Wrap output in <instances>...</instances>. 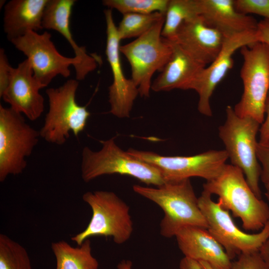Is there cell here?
Listing matches in <instances>:
<instances>
[{
  "label": "cell",
  "mask_w": 269,
  "mask_h": 269,
  "mask_svg": "<svg viewBox=\"0 0 269 269\" xmlns=\"http://www.w3.org/2000/svg\"><path fill=\"white\" fill-rule=\"evenodd\" d=\"M133 188L163 210L164 217L160 224L163 237H175L180 229L186 226L208 228L190 179L165 182L155 187L134 185Z\"/></svg>",
  "instance_id": "obj_1"
},
{
  "label": "cell",
  "mask_w": 269,
  "mask_h": 269,
  "mask_svg": "<svg viewBox=\"0 0 269 269\" xmlns=\"http://www.w3.org/2000/svg\"><path fill=\"white\" fill-rule=\"evenodd\" d=\"M203 187L218 196L222 207L240 218L246 230H261L269 221V205L256 195L238 167L226 164L218 176Z\"/></svg>",
  "instance_id": "obj_2"
},
{
  "label": "cell",
  "mask_w": 269,
  "mask_h": 269,
  "mask_svg": "<svg viewBox=\"0 0 269 269\" xmlns=\"http://www.w3.org/2000/svg\"><path fill=\"white\" fill-rule=\"evenodd\" d=\"M100 142L102 147L98 151H93L87 146L82 149L81 175L85 182L113 174L131 176L147 185L156 187L165 182L157 168L123 150L117 144L115 137Z\"/></svg>",
  "instance_id": "obj_3"
},
{
  "label": "cell",
  "mask_w": 269,
  "mask_h": 269,
  "mask_svg": "<svg viewBox=\"0 0 269 269\" xmlns=\"http://www.w3.org/2000/svg\"><path fill=\"white\" fill-rule=\"evenodd\" d=\"M261 125L251 117L238 116L233 108L228 106L225 123L219 127V136L231 164L242 170L250 187L259 198H262L261 167L257 155V135Z\"/></svg>",
  "instance_id": "obj_4"
},
{
  "label": "cell",
  "mask_w": 269,
  "mask_h": 269,
  "mask_svg": "<svg viewBox=\"0 0 269 269\" xmlns=\"http://www.w3.org/2000/svg\"><path fill=\"white\" fill-rule=\"evenodd\" d=\"M83 200L91 207L92 215L85 230L71 238L77 245L93 236L112 237L117 244L129 240L133 231V223L130 207L116 193L112 191H87Z\"/></svg>",
  "instance_id": "obj_5"
},
{
  "label": "cell",
  "mask_w": 269,
  "mask_h": 269,
  "mask_svg": "<svg viewBox=\"0 0 269 269\" xmlns=\"http://www.w3.org/2000/svg\"><path fill=\"white\" fill-rule=\"evenodd\" d=\"M78 85V80L70 79L58 88L46 90L49 109L39 131L47 142L62 145L70 132L77 137L84 130L90 113L76 101Z\"/></svg>",
  "instance_id": "obj_6"
},
{
  "label": "cell",
  "mask_w": 269,
  "mask_h": 269,
  "mask_svg": "<svg viewBox=\"0 0 269 269\" xmlns=\"http://www.w3.org/2000/svg\"><path fill=\"white\" fill-rule=\"evenodd\" d=\"M164 19L165 17L143 35L120 47L130 64L131 79L141 97H149L153 74L162 70L172 55L171 41L161 35Z\"/></svg>",
  "instance_id": "obj_7"
},
{
  "label": "cell",
  "mask_w": 269,
  "mask_h": 269,
  "mask_svg": "<svg viewBox=\"0 0 269 269\" xmlns=\"http://www.w3.org/2000/svg\"><path fill=\"white\" fill-rule=\"evenodd\" d=\"M240 49L243 58L240 77L244 90L233 109L238 116L251 117L262 124L269 92V46L257 41Z\"/></svg>",
  "instance_id": "obj_8"
},
{
  "label": "cell",
  "mask_w": 269,
  "mask_h": 269,
  "mask_svg": "<svg viewBox=\"0 0 269 269\" xmlns=\"http://www.w3.org/2000/svg\"><path fill=\"white\" fill-rule=\"evenodd\" d=\"M40 137L22 115L11 108L0 105V181L9 175H18L27 166L30 156Z\"/></svg>",
  "instance_id": "obj_9"
},
{
  "label": "cell",
  "mask_w": 269,
  "mask_h": 269,
  "mask_svg": "<svg viewBox=\"0 0 269 269\" xmlns=\"http://www.w3.org/2000/svg\"><path fill=\"white\" fill-rule=\"evenodd\" d=\"M211 196L203 190L198 198L199 206L208 224L207 230L231 259L242 253L259 251L269 237V221L259 232L245 233L236 225L228 211L219 201L214 202Z\"/></svg>",
  "instance_id": "obj_10"
},
{
  "label": "cell",
  "mask_w": 269,
  "mask_h": 269,
  "mask_svg": "<svg viewBox=\"0 0 269 269\" xmlns=\"http://www.w3.org/2000/svg\"><path fill=\"white\" fill-rule=\"evenodd\" d=\"M128 152L160 172L165 182L199 177L207 181L216 178L228 158L224 150H210L191 156H164L150 151L130 148Z\"/></svg>",
  "instance_id": "obj_11"
},
{
  "label": "cell",
  "mask_w": 269,
  "mask_h": 269,
  "mask_svg": "<svg viewBox=\"0 0 269 269\" xmlns=\"http://www.w3.org/2000/svg\"><path fill=\"white\" fill-rule=\"evenodd\" d=\"M51 38V34L47 31L41 34L31 31L10 41L27 57L34 77L43 88L58 75L68 77L70 65H73L76 70L79 65L75 57L69 58L61 54Z\"/></svg>",
  "instance_id": "obj_12"
},
{
  "label": "cell",
  "mask_w": 269,
  "mask_h": 269,
  "mask_svg": "<svg viewBox=\"0 0 269 269\" xmlns=\"http://www.w3.org/2000/svg\"><path fill=\"white\" fill-rule=\"evenodd\" d=\"M104 14L107 34L106 55L113 75V82L109 87L110 112L118 118H128L139 92L132 80L127 79L124 75L120 58L121 39L112 9H105Z\"/></svg>",
  "instance_id": "obj_13"
},
{
  "label": "cell",
  "mask_w": 269,
  "mask_h": 269,
  "mask_svg": "<svg viewBox=\"0 0 269 269\" xmlns=\"http://www.w3.org/2000/svg\"><path fill=\"white\" fill-rule=\"evenodd\" d=\"M257 41H259L257 30L246 31L225 39L217 57L202 70L190 86V90L195 91L198 95L197 108L200 113L206 116H212L211 96L217 85L233 67L234 53L243 46Z\"/></svg>",
  "instance_id": "obj_14"
},
{
  "label": "cell",
  "mask_w": 269,
  "mask_h": 269,
  "mask_svg": "<svg viewBox=\"0 0 269 269\" xmlns=\"http://www.w3.org/2000/svg\"><path fill=\"white\" fill-rule=\"evenodd\" d=\"M42 88L26 59L12 68L7 87L0 97L10 108L35 121L44 111V98L39 93Z\"/></svg>",
  "instance_id": "obj_15"
},
{
  "label": "cell",
  "mask_w": 269,
  "mask_h": 269,
  "mask_svg": "<svg viewBox=\"0 0 269 269\" xmlns=\"http://www.w3.org/2000/svg\"><path fill=\"white\" fill-rule=\"evenodd\" d=\"M225 39L219 32L208 26L202 17L198 16L183 22L171 41L206 66L217 57Z\"/></svg>",
  "instance_id": "obj_16"
},
{
  "label": "cell",
  "mask_w": 269,
  "mask_h": 269,
  "mask_svg": "<svg viewBox=\"0 0 269 269\" xmlns=\"http://www.w3.org/2000/svg\"><path fill=\"white\" fill-rule=\"evenodd\" d=\"M175 237L184 257L206 262L213 269H231L232 260L207 229L186 226L180 229Z\"/></svg>",
  "instance_id": "obj_17"
},
{
  "label": "cell",
  "mask_w": 269,
  "mask_h": 269,
  "mask_svg": "<svg viewBox=\"0 0 269 269\" xmlns=\"http://www.w3.org/2000/svg\"><path fill=\"white\" fill-rule=\"evenodd\" d=\"M75 0H49L44 9L42 27L59 32L70 44L79 61V67L75 70L77 80H82L98 66L94 55H89L86 47L79 46L73 37L70 26V17Z\"/></svg>",
  "instance_id": "obj_18"
},
{
  "label": "cell",
  "mask_w": 269,
  "mask_h": 269,
  "mask_svg": "<svg viewBox=\"0 0 269 269\" xmlns=\"http://www.w3.org/2000/svg\"><path fill=\"white\" fill-rule=\"evenodd\" d=\"M197 2L199 16L225 38L257 30L259 22L252 16L239 12L234 0H197Z\"/></svg>",
  "instance_id": "obj_19"
},
{
  "label": "cell",
  "mask_w": 269,
  "mask_h": 269,
  "mask_svg": "<svg viewBox=\"0 0 269 269\" xmlns=\"http://www.w3.org/2000/svg\"><path fill=\"white\" fill-rule=\"evenodd\" d=\"M170 41L172 55L160 74L152 82L151 90L154 92L190 90L193 82L206 67L193 59L174 41Z\"/></svg>",
  "instance_id": "obj_20"
},
{
  "label": "cell",
  "mask_w": 269,
  "mask_h": 269,
  "mask_svg": "<svg viewBox=\"0 0 269 269\" xmlns=\"http://www.w3.org/2000/svg\"><path fill=\"white\" fill-rule=\"evenodd\" d=\"M49 0H11L4 6L3 29L8 39L43 29L42 19Z\"/></svg>",
  "instance_id": "obj_21"
},
{
  "label": "cell",
  "mask_w": 269,
  "mask_h": 269,
  "mask_svg": "<svg viewBox=\"0 0 269 269\" xmlns=\"http://www.w3.org/2000/svg\"><path fill=\"white\" fill-rule=\"evenodd\" d=\"M51 249L55 257L56 269H98L99 263L92 254L91 242L85 240L74 247L64 241L53 242Z\"/></svg>",
  "instance_id": "obj_22"
},
{
  "label": "cell",
  "mask_w": 269,
  "mask_h": 269,
  "mask_svg": "<svg viewBox=\"0 0 269 269\" xmlns=\"http://www.w3.org/2000/svg\"><path fill=\"white\" fill-rule=\"evenodd\" d=\"M199 16L197 0H169L165 14L162 36L172 40L183 22Z\"/></svg>",
  "instance_id": "obj_23"
},
{
  "label": "cell",
  "mask_w": 269,
  "mask_h": 269,
  "mask_svg": "<svg viewBox=\"0 0 269 269\" xmlns=\"http://www.w3.org/2000/svg\"><path fill=\"white\" fill-rule=\"evenodd\" d=\"M165 17V14L156 12L149 14L126 13L117 26L121 40L138 37L148 31L157 22Z\"/></svg>",
  "instance_id": "obj_24"
},
{
  "label": "cell",
  "mask_w": 269,
  "mask_h": 269,
  "mask_svg": "<svg viewBox=\"0 0 269 269\" xmlns=\"http://www.w3.org/2000/svg\"><path fill=\"white\" fill-rule=\"evenodd\" d=\"M0 269H32L26 250L3 234H0Z\"/></svg>",
  "instance_id": "obj_25"
},
{
  "label": "cell",
  "mask_w": 269,
  "mask_h": 269,
  "mask_svg": "<svg viewBox=\"0 0 269 269\" xmlns=\"http://www.w3.org/2000/svg\"><path fill=\"white\" fill-rule=\"evenodd\" d=\"M169 0H104L103 5L126 13L149 14L159 12L165 14Z\"/></svg>",
  "instance_id": "obj_26"
},
{
  "label": "cell",
  "mask_w": 269,
  "mask_h": 269,
  "mask_svg": "<svg viewBox=\"0 0 269 269\" xmlns=\"http://www.w3.org/2000/svg\"><path fill=\"white\" fill-rule=\"evenodd\" d=\"M234 2L240 13L256 14L269 20V0H234Z\"/></svg>",
  "instance_id": "obj_27"
},
{
  "label": "cell",
  "mask_w": 269,
  "mask_h": 269,
  "mask_svg": "<svg viewBox=\"0 0 269 269\" xmlns=\"http://www.w3.org/2000/svg\"><path fill=\"white\" fill-rule=\"evenodd\" d=\"M231 269H268L259 252L242 253L232 262Z\"/></svg>",
  "instance_id": "obj_28"
},
{
  "label": "cell",
  "mask_w": 269,
  "mask_h": 269,
  "mask_svg": "<svg viewBox=\"0 0 269 269\" xmlns=\"http://www.w3.org/2000/svg\"><path fill=\"white\" fill-rule=\"evenodd\" d=\"M257 155L261 167L260 180L266 191H269V141L258 142Z\"/></svg>",
  "instance_id": "obj_29"
},
{
  "label": "cell",
  "mask_w": 269,
  "mask_h": 269,
  "mask_svg": "<svg viewBox=\"0 0 269 269\" xmlns=\"http://www.w3.org/2000/svg\"><path fill=\"white\" fill-rule=\"evenodd\" d=\"M12 67L3 49L0 50V96L8 84Z\"/></svg>",
  "instance_id": "obj_30"
},
{
  "label": "cell",
  "mask_w": 269,
  "mask_h": 269,
  "mask_svg": "<svg viewBox=\"0 0 269 269\" xmlns=\"http://www.w3.org/2000/svg\"><path fill=\"white\" fill-rule=\"evenodd\" d=\"M265 119L261 125L259 134L260 142L269 141V92L268 93L265 104Z\"/></svg>",
  "instance_id": "obj_31"
},
{
  "label": "cell",
  "mask_w": 269,
  "mask_h": 269,
  "mask_svg": "<svg viewBox=\"0 0 269 269\" xmlns=\"http://www.w3.org/2000/svg\"><path fill=\"white\" fill-rule=\"evenodd\" d=\"M257 36L259 41L269 46V20L264 19L258 22Z\"/></svg>",
  "instance_id": "obj_32"
},
{
  "label": "cell",
  "mask_w": 269,
  "mask_h": 269,
  "mask_svg": "<svg viewBox=\"0 0 269 269\" xmlns=\"http://www.w3.org/2000/svg\"><path fill=\"white\" fill-rule=\"evenodd\" d=\"M180 269H204L201 264L194 260L184 257L179 263Z\"/></svg>",
  "instance_id": "obj_33"
},
{
  "label": "cell",
  "mask_w": 269,
  "mask_h": 269,
  "mask_svg": "<svg viewBox=\"0 0 269 269\" xmlns=\"http://www.w3.org/2000/svg\"><path fill=\"white\" fill-rule=\"evenodd\" d=\"M259 252L268 269H269V237L262 245Z\"/></svg>",
  "instance_id": "obj_34"
},
{
  "label": "cell",
  "mask_w": 269,
  "mask_h": 269,
  "mask_svg": "<svg viewBox=\"0 0 269 269\" xmlns=\"http://www.w3.org/2000/svg\"><path fill=\"white\" fill-rule=\"evenodd\" d=\"M132 263L129 261H123L118 266V269H132Z\"/></svg>",
  "instance_id": "obj_35"
},
{
  "label": "cell",
  "mask_w": 269,
  "mask_h": 269,
  "mask_svg": "<svg viewBox=\"0 0 269 269\" xmlns=\"http://www.w3.org/2000/svg\"><path fill=\"white\" fill-rule=\"evenodd\" d=\"M199 262L201 264V265H202L204 269H213L211 268V267L209 264H208L206 262Z\"/></svg>",
  "instance_id": "obj_36"
},
{
  "label": "cell",
  "mask_w": 269,
  "mask_h": 269,
  "mask_svg": "<svg viewBox=\"0 0 269 269\" xmlns=\"http://www.w3.org/2000/svg\"><path fill=\"white\" fill-rule=\"evenodd\" d=\"M265 195L267 199L268 200V201L269 202V191H266V192L265 193Z\"/></svg>",
  "instance_id": "obj_37"
}]
</instances>
